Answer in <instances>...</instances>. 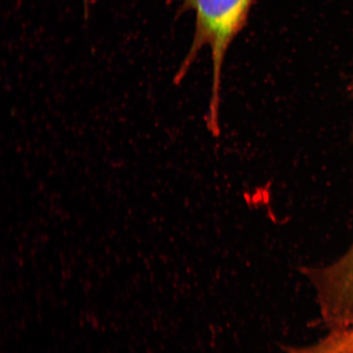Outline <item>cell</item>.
Wrapping results in <instances>:
<instances>
[{"mask_svg":"<svg viewBox=\"0 0 353 353\" xmlns=\"http://www.w3.org/2000/svg\"><path fill=\"white\" fill-rule=\"evenodd\" d=\"M254 2L255 0H181L179 13L190 11L195 14V32L191 47L176 70L174 83L179 85L203 48H210L213 79L207 127L213 134L220 132V92L225 57L234 39L248 23Z\"/></svg>","mask_w":353,"mask_h":353,"instance_id":"cell-1","label":"cell"},{"mask_svg":"<svg viewBox=\"0 0 353 353\" xmlns=\"http://www.w3.org/2000/svg\"><path fill=\"white\" fill-rule=\"evenodd\" d=\"M308 278L326 310L338 316H353V244L330 266L309 269Z\"/></svg>","mask_w":353,"mask_h":353,"instance_id":"cell-2","label":"cell"},{"mask_svg":"<svg viewBox=\"0 0 353 353\" xmlns=\"http://www.w3.org/2000/svg\"><path fill=\"white\" fill-rule=\"evenodd\" d=\"M286 353H353V324L331 330L327 336L313 345L304 347H285Z\"/></svg>","mask_w":353,"mask_h":353,"instance_id":"cell-3","label":"cell"},{"mask_svg":"<svg viewBox=\"0 0 353 353\" xmlns=\"http://www.w3.org/2000/svg\"><path fill=\"white\" fill-rule=\"evenodd\" d=\"M83 1L88 2V1H90V0H83Z\"/></svg>","mask_w":353,"mask_h":353,"instance_id":"cell-4","label":"cell"}]
</instances>
